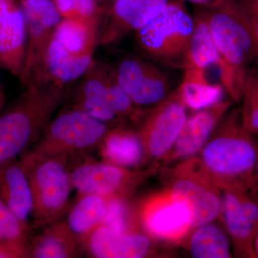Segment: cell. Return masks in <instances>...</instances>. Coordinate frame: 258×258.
I'll use <instances>...</instances> for the list:
<instances>
[{
    "label": "cell",
    "mask_w": 258,
    "mask_h": 258,
    "mask_svg": "<svg viewBox=\"0 0 258 258\" xmlns=\"http://www.w3.org/2000/svg\"><path fill=\"white\" fill-rule=\"evenodd\" d=\"M66 86L49 81L25 88L0 112V166L19 159L37 142L66 99Z\"/></svg>",
    "instance_id": "6da1fadb"
},
{
    "label": "cell",
    "mask_w": 258,
    "mask_h": 258,
    "mask_svg": "<svg viewBox=\"0 0 258 258\" xmlns=\"http://www.w3.org/2000/svg\"><path fill=\"white\" fill-rule=\"evenodd\" d=\"M203 10L220 57V79L231 99L241 101L247 64L256 59L253 35L237 0H223Z\"/></svg>",
    "instance_id": "7a4b0ae2"
},
{
    "label": "cell",
    "mask_w": 258,
    "mask_h": 258,
    "mask_svg": "<svg viewBox=\"0 0 258 258\" xmlns=\"http://www.w3.org/2000/svg\"><path fill=\"white\" fill-rule=\"evenodd\" d=\"M199 153L195 157L198 164L222 190L258 184L257 141L242 125L240 111L234 110L225 115Z\"/></svg>",
    "instance_id": "3957f363"
},
{
    "label": "cell",
    "mask_w": 258,
    "mask_h": 258,
    "mask_svg": "<svg viewBox=\"0 0 258 258\" xmlns=\"http://www.w3.org/2000/svg\"><path fill=\"white\" fill-rule=\"evenodd\" d=\"M101 15L63 20L51 39L45 59V81L66 85L81 78L93 62Z\"/></svg>",
    "instance_id": "277c9868"
},
{
    "label": "cell",
    "mask_w": 258,
    "mask_h": 258,
    "mask_svg": "<svg viewBox=\"0 0 258 258\" xmlns=\"http://www.w3.org/2000/svg\"><path fill=\"white\" fill-rule=\"evenodd\" d=\"M195 18L181 0H169L151 23L136 32L141 51L153 62L184 70Z\"/></svg>",
    "instance_id": "5b68a950"
},
{
    "label": "cell",
    "mask_w": 258,
    "mask_h": 258,
    "mask_svg": "<svg viewBox=\"0 0 258 258\" xmlns=\"http://www.w3.org/2000/svg\"><path fill=\"white\" fill-rule=\"evenodd\" d=\"M70 157H40L27 152L19 159L30 181L34 199V227L62 216L74 190Z\"/></svg>",
    "instance_id": "8992f818"
},
{
    "label": "cell",
    "mask_w": 258,
    "mask_h": 258,
    "mask_svg": "<svg viewBox=\"0 0 258 258\" xmlns=\"http://www.w3.org/2000/svg\"><path fill=\"white\" fill-rule=\"evenodd\" d=\"M111 127L82 111L64 109L52 118L28 152L40 157L83 155L98 149Z\"/></svg>",
    "instance_id": "52a82bcc"
},
{
    "label": "cell",
    "mask_w": 258,
    "mask_h": 258,
    "mask_svg": "<svg viewBox=\"0 0 258 258\" xmlns=\"http://www.w3.org/2000/svg\"><path fill=\"white\" fill-rule=\"evenodd\" d=\"M139 227L150 238L179 244L193 230L191 205L170 188L149 195L136 210Z\"/></svg>",
    "instance_id": "ba28073f"
},
{
    "label": "cell",
    "mask_w": 258,
    "mask_h": 258,
    "mask_svg": "<svg viewBox=\"0 0 258 258\" xmlns=\"http://www.w3.org/2000/svg\"><path fill=\"white\" fill-rule=\"evenodd\" d=\"M26 23L27 45L20 80L25 88L45 83L47 48L62 18L53 0H20Z\"/></svg>",
    "instance_id": "9c48e42d"
},
{
    "label": "cell",
    "mask_w": 258,
    "mask_h": 258,
    "mask_svg": "<svg viewBox=\"0 0 258 258\" xmlns=\"http://www.w3.org/2000/svg\"><path fill=\"white\" fill-rule=\"evenodd\" d=\"M186 118V108L175 91L159 104L144 110L136 131L147 160L167 159Z\"/></svg>",
    "instance_id": "30bf717a"
},
{
    "label": "cell",
    "mask_w": 258,
    "mask_h": 258,
    "mask_svg": "<svg viewBox=\"0 0 258 258\" xmlns=\"http://www.w3.org/2000/svg\"><path fill=\"white\" fill-rule=\"evenodd\" d=\"M220 216L237 257H254L252 243L258 229V184L222 190Z\"/></svg>",
    "instance_id": "8fae6325"
},
{
    "label": "cell",
    "mask_w": 258,
    "mask_h": 258,
    "mask_svg": "<svg viewBox=\"0 0 258 258\" xmlns=\"http://www.w3.org/2000/svg\"><path fill=\"white\" fill-rule=\"evenodd\" d=\"M169 188L182 195L191 205L193 230L220 217L222 189L203 170L195 157L182 161L173 169Z\"/></svg>",
    "instance_id": "7c38bea8"
},
{
    "label": "cell",
    "mask_w": 258,
    "mask_h": 258,
    "mask_svg": "<svg viewBox=\"0 0 258 258\" xmlns=\"http://www.w3.org/2000/svg\"><path fill=\"white\" fill-rule=\"evenodd\" d=\"M74 189L79 195L128 198L142 182L144 173L103 160L84 159L70 164Z\"/></svg>",
    "instance_id": "4fadbf2b"
},
{
    "label": "cell",
    "mask_w": 258,
    "mask_h": 258,
    "mask_svg": "<svg viewBox=\"0 0 258 258\" xmlns=\"http://www.w3.org/2000/svg\"><path fill=\"white\" fill-rule=\"evenodd\" d=\"M111 66L118 83L139 108L157 106L172 93L170 80L154 62L125 55Z\"/></svg>",
    "instance_id": "5bb4252c"
},
{
    "label": "cell",
    "mask_w": 258,
    "mask_h": 258,
    "mask_svg": "<svg viewBox=\"0 0 258 258\" xmlns=\"http://www.w3.org/2000/svg\"><path fill=\"white\" fill-rule=\"evenodd\" d=\"M169 0H112L109 13L101 25L98 44L114 45L128 34L152 21Z\"/></svg>",
    "instance_id": "9a60e30c"
},
{
    "label": "cell",
    "mask_w": 258,
    "mask_h": 258,
    "mask_svg": "<svg viewBox=\"0 0 258 258\" xmlns=\"http://www.w3.org/2000/svg\"><path fill=\"white\" fill-rule=\"evenodd\" d=\"M83 252L96 258H141L152 255L153 246L139 230L118 232L101 225L85 240Z\"/></svg>",
    "instance_id": "2e32d148"
},
{
    "label": "cell",
    "mask_w": 258,
    "mask_h": 258,
    "mask_svg": "<svg viewBox=\"0 0 258 258\" xmlns=\"http://www.w3.org/2000/svg\"><path fill=\"white\" fill-rule=\"evenodd\" d=\"M79 79L73 93L71 106L64 109L82 111L111 126L122 123L110 101L105 63L93 60L89 69Z\"/></svg>",
    "instance_id": "e0dca14e"
},
{
    "label": "cell",
    "mask_w": 258,
    "mask_h": 258,
    "mask_svg": "<svg viewBox=\"0 0 258 258\" xmlns=\"http://www.w3.org/2000/svg\"><path fill=\"white\" fill-rule=\"evenodd\" d=\"M25 15L15 0H0V66L20 79L26 52Z\"/></svg>",
    "instance_id": "ac0fdd59"
},
{
    "label": "cell",
    "mask_w": 258,
    "mask_h": 258,
    "mask_svg": "<svg viewBox=\"0 0 258 258\" xmlns=\"http://www.w3.org/2000/svg\"><path fill=\"white\" fill-rule=\"evenodd\" d=\"M230 106V101H222L186 118L166 159L184 161L195 157L208 142Z\"/></svg>",
    "instance_id": "d6986e66"
},
{
    "label": "cell",
    "mask_w": 258,
    "mask_h": 258,
    "mask_svg": "<svg viewBox=\"0 0 258 258\" xmlns=\"http://www.w3.org/2000/svg\"><path fill=\"white\" fill-rule=\"evenodd\" d=\"M0 199L20 221L34 227V199L20 159L0 166Z\"/></svg>",
    "instance_id": "ffe728a7"
},
{
    "label": "cell",
    "mask_w": 258,
    "mask_h": 258,
    "mask_svg": "<svg viewBox=\"0 0 258 258\" xmlns=\"http://www.w3.org/2000/svg\"><path fill=\"white\" fill-rule=\"evenodd\" d=\"M108 198L96 195H79L57 221L81 245L91 232L103 224Z\"/></svg>",
    "instance_id": "44dd1931"
},
{
    "label": "cell",
    "mask_w": 258,
    "mask_h": 258,
    "mask_svg": "<svg viewBox=\"0 0 258 258\" xmlns=\"http://www.w3.org/2000/svg\"><path fill=\"white\" fill-rule=\"evenodd\" d=\"M97 150L102 160L126 169H135L147 161L137 131L123 123L110 128Z\"/></svg>",
    "instance_id": "7402d4cb"
},
{
    "label": "cell",
    "mask_w": 258,
    "mask_h": 258,
    "mask_svg": "<svg viewBox=\"0 0 258 258\" xmlns=\"http://www.w3.org/2000/svg\"><path fill=\"white\" fill-rule=\"evenodd\" d=\"M175 91L186 108L198 111L222 101L225 91L222 84L209 81L205 70L186 69Z\"/></svg>",
    "instance_id": "603a6c76"
},
{
    "label": "cell",
    "mask_w": 258,
    "mask_h": 258,
    "mask_svg": "<svg viewBox=\"0 0 258 258\" xmlns=\"http://www.w3.org/2000/svg\"><path fill=\"white\" fill-rule=\"evenodd\" d=\"M40 233L30 239L28 257L71 258L83 253V247L57 221L47 224Z\"/></svg>",
    "instance_id": "cb8c5ba5"
},
{
    "label": "cell",
    "mask_w": 258,
    "mask_h": 258,
    "mask_svg": "<svg viewBox=\"0 0 258 258\" xmlns=\"http://www.w3.org/2000/svg\"><path fill=\"white\" fill-rule=\"evenodd\" d=\"M194 18L195 28L184 69H197L206 71L212 66H216L218 69L220 64V55L209 30L206 18L200 7H198Z\"/></svg>",
    "instance_id": "d4e9b609"
},
{
    "label": "cell",
    "mask_w": 258,
    "mask_h": 258,
    "mask_svg": "<svg viewBox=\"0 0 258 258\" xmlns=\"http://www.w3.org/2000/svg\"><path fill=\"white\" fill-rule=\"evenodd\" d=\"M188 236L187 248L195 258L232 257L229 235L216 225L209 223L194 229Z\"/></svg>",
    "instance_id": "484cf974"
},
{
    "label": "cell",
    "mask_w": 258,
    "mask_h": 258,
    "mask_svg": "<svg viewBox=\"0 0 258 258\" xmlns=\"http://www.w3.org/2000/svg\"><path fill=\"white\" fill-rule=\"evenodd\" d=\"M105 76L111 106L118 119L121 122L129 120L137 124L145 109L134 104L128 93L117 81L111 64H105Z\"/></svg>",
    "instance_id": "4316f807"
},
{
    "label": "cell",
    "mask_w": 258,
    "mask_h": 258,
    "mask_svg": "<svg viewBox=\"0 0 258 258\" xmlns=\"http://www.w3.org/2000/svg\"><path fill=\"white\" fill-rule=\"evenodd\" d=\"M103 225L118 232L139 230L136 211L132 210L126 198H108V208Z\"/></svg>",
    "instance_id": "83f0119b"
},
{
    "label": "cell",
    "mask_w": 258,
    "mask_h": 258,
    "mask_svg": "<svg viewBox=\"0 0 258 258\" xmlns=\"http://www.w3.org/2000/svg\"><path fill=\"white\" fill-rule=\"evenodd\" d=\"M31 229L20 221L0 199V240L28 244Z\"/></svg>",
    "instance_id": "f1b7e54d"
},
{
    "label": "cell",
    "mask_w": 258,
    "mask_h": 258,
    "mask_svg": "<svg viewBox=\"0 0 258 258\" xmlns=\"http://www.w3.org/2000/svg\"><path fill=\"white\" fill-rule=\"evenodd\" d=\"M63 20H85L101 15L98 0H53Z\"/></svg>",
    "instance_id": "f546056e"
},
{
    "label": "cell",
    "mask_w": 258,
    "mask_h": 258,
    "mask_svg": "<svg viewBox=\"0 0 258 258\" xmlns=\"http://www.w3.org/2000/svg\"><path fill=\"white\" fill-rule=\"evenodd\" d=\"M253 35L258 61V0H237Z\"/></svg>",
    "instance_id": "4dcf8cb0"
},
{
    "label": "cell",
    "mask_w": 258,
    "mask_h": 258,
    "mask_svg": "<svg viewBox=\"0 0 258 258\" xmlns=\"http://www.w3.org/2000/svg\"><path fill=\"white\" fill-rule=\"evenodd\" d=\"M28 257V244L0 240V258Z\"/></svg>",
    "instance_id": "1f68e13d"
},
{
    "label": "cell",
    "mask_w": 258,
    "mask_h": 258,
    "mask_svg": "<svg viewBox=\"0 0 258 258\" xmlns=\"http://www.w3.org/2000/svg\"><path fill=\"white\" fill-rule=\"evenodd\" d=\"M186 1H189L190 3L196 5L198 7L208 8V7H212L219 4L223 0H186Z\"/></svg>",
    "instance_id": "d6a6232c"
},
{
    "label": "cell",
    "mask_w": 258,
    "mask_h": 258,
    "mask_svg": "<svg viewBox=\"0 0 258 258\" xmlns=\"http://www.w3.org/2000/svg\"><path fill=\"white\" fill-rule=\"evenodd\" d=\"M252 249H253L254 257H258V229L255 235H254Z\"/></svg>",
    "instance_id": "836d02e7"
},
{
    "label": "cell",
    "mask_w": 258,
    "mask_h": 258,
    "mask_svg": "<svg viewBox=\"0 0 258 258\" xmlns=\"http://www.w3.org/2000/svg\"><path fill=\"white\" fill-rule=\"evenodd\" d=\"M5 103V93L3 88H0V112L4 108Z\"/></svg>",
    "instance_id": "e575fe53"
},
{
    "label": "cell",
    "mask_w": 258,
    "mask_h": 258,
    "mask_svg": "<svg viewBox=\"0 0 258 258\" xmlns=\"http://www.w3.org/2000/svg\"><path fill=\"white\" fill-rule=\"evenodd\" d=\"M255 176H256V179H257V181L258 183V141H257V161H256V166H255Z\"/></svg>",
    "instance_id": "d590c367"
},
{
    "label": "cell",
    "mask_w": 258,
    "mask_h": 258,
    "mask_svg": "<svg viewBox=\"0 0 258 258\" xmlns=\"http://www.w3.org/2000/svg\"><path fill=\"white\" fill-rule=\"evenodd\" d=\"M112 0H98V3H105V2H111Z\"/></svg>",
    "instance_id": "8d00e7d4"
},
{
    "label": "cell",
    "mask_w": 258,
    "mask_h": 258,
    "mask_svg": "<svg viewBox=\"0 0 258 258\" xmlns=\"http://www.w3.org/2000/svg\"><path fill=\"white\" fill-rule=\"evenodd\" d=\"M3 88V86H2L1 83H0V88Z\"/></svg>",
    "instance_id": "74e56055"
}]
</instances>
